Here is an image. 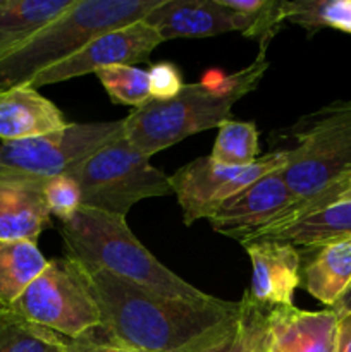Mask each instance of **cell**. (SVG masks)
<instances>
[{"instance_id": "33", "label": "cell", "mask_w": 351, "mask_h": 352, "mask_svg": "<svg viewBox=\"0 0 351 352\" xmlns=\"http://www.w3.org/2000/svg\"><path fill=\"white\" fill-rule=\"evenodd\" d=\"M332 309L337 313V315H344V313H351V289L346 292V296H344V298L341 299L339 305L334 306Z\"/></svg>"}, {"instance_id": "12", "label": "cell", "mask_w": 351, "mask_h": 352, "mask_svg": "<svg viewBox=\"0 0 351 352\" xmlns=\"http://www.w3.org/2000/svg\"><path fill=\"white\" fill-rule=\"evenodd\" d=\"M251 261L250 289L244 294L264 309L292 306L296 289L301 287V256L298 248L275 241L244 244Z\"/></svg>"}, {"instance_id": "15", "label": "cell", "mask_w": 351, "mask_h": 352, "mask_svg": "<svg viewBox=\"0 0 351 352\" xmlns=\"http://www.w3.org/2000/svg\"><path fill=\"white\" fill-rule=\"evenodd\" d=\"M69 122L52 100L34 86L0 89V141H21L65 129Z\"/></svg>"}, {"instance_id": "25", "label": "cell", "mask_w": 351, "mask_h": 352, "mask_svg": "<svg viewBox=\"0 0 351 352\" xmlns=\"http://www.w3.org/2000/svg\"><path fill=\"white\" fill-rule=\"evenodd\" d=\"M43 195L50 215L57 217L61 222L71 220L83 208L81 188L69 174L58 175L45 182Z\"/></svg>"}, {"instance_id": "28", "label": "cell", "mask_w": 351, "mask_h": 352, "mask_svg": "<svg viewBox=\"0 0 351 352\" xmlns=\"http://www.w3.org/2000/svg\"><path fill=\"white\" fill-rule=\"evenodd\" d=\"M148 79H150V96L153 100L174 98L184 86L181 72L171 62H158L151 65L148 71Z\"/></svg>"}, {"instance_id": "16", "label": "cell", "mask_w": 351, "mask_h": 352, "mask_svg": "<svg viewBox=\"0 0 351 352\" xmlns=\"http://www.w3.org/2000/svg\"><path fill=\"white\" fill-rule=\"evenodd\" d=\"M298 250L301 287L327 308L339 305L351 289V239Z\"/></svg>"}, {"instance_id": "19", "label": "cell", "mask_w": 351, "mask_h": 352, "mask_svg": "<svg viewBox=\"0 0 351 352\" xmlns=\"http://www.w3.org/2000/svg\"><path fill=\"white\" fill-rule=\"evenodd\" d=\"M74 0H0V57L61 16Z\"/></svg>"}, {"instance_id": "1", "label": "cell", "mask_w": 351, "mask_h": 352, "mask_svg": "<svg viewBox=\"0 0 351 352\" xmlns=\"http://www.w3.org/2000/svg\"><path fill=\"white\" fill-rule=\"evenodd\" d=\"M102 327L98 340L147 352H178L203 339L236 315L240 302L213 296L205 299H172L140 287L98 267H86Z\"/></svg>"}, {"instance_id": "14", "label": "cell", "mask_w": 351, "mask_h": 352, "mask_svg": "<svg viewBox=\"0 0 351 352\" xmlns=\"http://www.w3.org/2000/svg\"><path fill=\"white\" fill-rule=\"evenodd\" d=\"M339 315L332 308L306 311L279 306L265 313L267 352H336Z\"/></svg>"}, {"instance_id": "22", "label": "cell", "mask_w": 351, "mask_h": 352, "mask_svg": "<svg viewBox=\"0 0 351 352\" xmlns=\"http://www.w3.org/2000/svg\"><path fill=\"white\" fill-rule=\"evenodd\" d=\"M286 23L308 33L329 28L351 34V0H286Z\"/></svg>"}, {"instance_id": "8", "label": "cell", "mask_w": 351, "mask_h": 352, "mask_svg": "<svg viewBox=\"0 0 351 352\" xmlns=\"http://www.w3.org/2000/svg\"><path fill=\"white\" fill-rule=\"evenodd\" d=\"M124 134V119L110 122H69L45 136L0 143V181L45 184L71 174L95 151Z\"/></svg>"}, {"instance_id": "13", "label": "cell", "mask_w": 351, "mask_h": 352, "mask_svg": "<svg viewBox=\"0 0 351 352\" xmlns=\"http://www.w3.org/2000/svg\"><path fill=\"white\" fill-rule=\"evenodd\" d=\"M162 41L174 38H206L240 31L246 33L250 19L233 12L220 0H162L147 17Z\"/></svg>"}, {"instance_id": "32", "label": "cell", "mask_w": 351, "mask_h": 352, "mask_svg": "<svg viewBox=\"0 0 351 352\" xmlns=\"http://www.w3.org/2000/svg\"><path fill=\"white\" fill-rule=\"evenodd\" d=\"M67 352H96V351L86 337H79V339L76 340H69Z\"/></svg>"}, {"instance_id": "17", "label": "cell", "mask_w": 351, "mask_h": 352, "mask_svg": "<svg viewBox=\"0 0 351 352\" xmlns=\"http://www.w3.org/2000/svg\"><path fill=\"white\" fill-rule=\"evenodd\" d=\"M43 186L38 182L0 181V243L33 241L52 226Z\"/></svg>"}, {"instance_id": "20", "label": "cell", "mask_w": 351, "mask_h": 352, "mask_svg": "<svg viewBox=\"0 0 351 352\" xmlns=\"http://www.w3.org/2000/svg\"><path fill=\"white\" fill-rule=\"evenodd\" d=\"M48 260L33 241L0 243V306H10L47 268Z\"/></svg>"}, {"instance_id": "6", "label": "cell", "mask_w": 351, "mask_h": 352, "mask_svg": "<svg viewBox=\"0 0 351 352\" xmlns=\"http://www.w3.org/2000/svg\"><path fill=\"white\" fill-rule=\"evenodd\" d=\"M71 177L81 188L83 208L126 217L138 201L172 195L171 175L150 164L124 134L86 158Z\"/></svg>"}, {"instance_id": "9", "label": "cell", "mask_w": 351, "mask_h": 352, "mask_svg": "<svg viewBox=\"0 0 351 352\" xmlns=\"http://www.w3.org/2000/svg\"><path fill=\"white\" fill-rule=\"evenodd\" d=\"M288 150L260 155L253 164L231 167L213 162L210 157L196 158L171 175L172 195L178 198L186 226L209 220L226 199L251 182L279 168L288 167Z\"/></svg>"}, {"instance_id": "11", "label": "cell", "mask_w": 351, "mask_h": 352, "mask_svg": "<svg viewBox=\"0 0 351 352\" xmlns=\"http://www.w3.org/2000/svg\"><path fill=\"white\" fill-rule=\"evenodd\" d=\"M160 43V34L150 24L143 19L136 21L96 36L67 60L40 72L30 85L38 89L114 65H136L148 62L151 52Z\"/></svg>"}, {"instance_id": "4", "label": "cell", "mask_w": 351, "mask_h": 352, "mask_svg": "<svg viewBox=\"0 0 351 352\" xmlns=\"http://www.w3.org/2000/svg\"><path fill=\"white\" fill-rule=\"evenodd\" d=\"M162 0H74L67 10L0 57V89L30 85L107 31L145 19Z\"/></svg>"}, {"instance_id": "5", "label": "cell", "mask_w": 351, "mask_h": 352, "mask_svg": "<svg viewBox=\"0 0 351 352\" xmlns=\"http://www.w3.org/2000/svg\"><path fill=\"white\" fill-rule=\"evenodd\" d=\"M292 140L295 146L286 148L284 179L301 206L351 172V102H334L301 117Z\"/></svg>"}, {"instance_id": "31", "label": "cell", "mask_w": 351, "mask_h": 352, "mask_svg": "<svg viewBox=\"0 0 351 352\" xmlns=\"http://www.w3.org/2000/svg\"><path fill=\"white\" fill-rule=\"evenodd\" d=\"M83 337H86V339L92 342V346L95 347L96 352H147V351H138V349H127V347H119V346H112V344L102 342V340L96 339L92 332L86 333V336Z\"/></svg>"}, {"instance_id": "26", "label": "cell", "mask_w": 351, "mask_h": 352, "mask_svg": "<svg viewBox=\"0 0 351 352\" xmlns=\"http://www.w3.org/2000/svg\"><path fill=\"white\" fill-rule=\"evenodd\" d=\"M241 337L236 352H267L265 347V313L267 309L253 305L246 294L240 301Z\"/></svg>"}, {"instance_id": "27", "label": "cell", "mask_w": 351, "mask_h": 352, "mask_svg": "<svg viewBox=\"0 0 351 352\" xmlns=\"http://www.w3.org/2000/svg\"><path fill=\"white\" fill-rule=\"evenodd\" d=\"M240 302V301H237ZM241 337V309L213 332L178 352H236Z\"/></svg>"}, {"instance_id": "7", "label": "cell", "mask_w": 351, "mask_h": 352, "mask_svg": "<svg viewBox=\"0 0 351 352\" xmlns=\"http://www.w3.org/2000/svg\"><path fill=\"white\" fill-rule=\"evenodd\" d=\"M10 308L36 325L76 340L102 327L98 305L81 263L52 258Z\"/></svg>"}, {"instance_id": "24", "label": "cell", "mask_w": 351, "mask_h": 352, "mask_svg": "<svg viewBox=\"0 0 351 352\" xmlns=\"http://www.w3.org/2000/svg\"><path fill=\"white\" fill-rule=\"evenodd\" d=\"M95 74L114 103L140 109L151 100L148 71L136 65H114Z\"/></svg>"}, {"instance_id": "23", "label": "cell", "mask_w": 351, "mask_h": 352, "mask_svg": "<svg viewBox=\"0 0 351 352\" xmlns=\"http://www.w3.org/2000/svg\"><path fill=\"white\" fill-rule=\"evenodd\" d=\"M213 162L231 167L250 165L260 157L258 146V131L253 122L229 119L219 127L212 153L209 155Z\"/></svg>"}, {"instance_id": "21", "label": "cell", "mask_w": 351, "mask_h": 352, "mask_svg": "<svg viewBox=\"0 0 351 352\" xmlns=\"http://www.w3.org/2000/svg\"><path fill=\"white\" fill-rule=\"evenodd\" d=\"M0 352H67V342L12 308L0 306Z\"/></svg>"}, {"instance_id": "30", "label": "cell", "mask_w": 351, "mask_h": 352, "mask_svg": "<svg viewBox=\"0 0 351 352\" xmlns=\"http://www.w3.org/2000/svg\"><path fill=\"white\" fill-rule=\"evenodd\" d=\"M336 352H351V313L339 315Z\"/></svg>"}, {"instance_id": "29", "label": "cell", "mask_w": 351, "mask_h": 352, "mask_svg": "<svg viewBox=\"0 0 351 352\" xmlns=\"http://www.w3.org/2000/svg\"><path fill=\"white\" fill-rule=\"evenodd\" d=\"M346 201H351V172L348 175H344L343 179H339L337 182H334L332 186H329V188H327L326 191L320 192L319 196H315V198H312L310 201L303 203L301 206H298V208H296V212L292 213V215L289 217L284 223L291 222L292 219L305 215V213L315 212V210L326 208V206H329V205H336V203H346ZM284 223H281V226H284ZM265 232H267V230H265ZM258 236H260V234H258Z\"/></svg>"}, {"instance_id": "2", "label": "cell", "mask_w": 351, "mask_h": 352, "mask_svg": "<svg viewBox=\"0 0 351 352\" xmlns=\"http://www.w3.org/2000/svg\"><path fill=\"white\" fill-rule=\"evenodd\" d=\"M265 54L267 48H260L257 58L244 69L215 76L213 81L184 85L174 98H151L134 109L124 119L126 140L150 158L193 134L220 127L233 119V107L262 81L268 69Z\"/></svg>"}, {"instance_id": "10", "label": "cell", "mask_w": 351, "mask_h": 352, "mask_svg": "<svg viewBox=\"0 0 351 352\" xmlns=\"http://www.w3.org/2000/svg\"><path fill=\"white\" fill-rule=\"evenodd\" d=\"M284 168L264 175L226 199L209 219L212 229L244 244L286 222L298 201L286 182Z\"/></svg>"}, {"instance_id": "3", "label": "cell", "mask_w": 351, "mask_h": 352, "mask_svg": "<svg viewBox=\"0 0 351 352\" xmlns=\"http://www.w3.org/2000/svg\"><path fill=\"white\" fill-rule=\"evenodd\" d=\"M61 236L65 256L86 267L103 268L165 298L196 301L210 296L162 265L127 227L126 217L81 208L61 222Z\"/></svg>"}, {"instance_id": "18", "label": "cell", "mask_w": 351, "mask_h": 352, "mask_svg": "<svg viewBox=\"0 0 351 352\" xmlns=\"http://www.w3.org/2000/svg\"><path fill=\"white\" fill-rule=\"evenodd\" d=\"M339 239H351V201L336 203L296 217L291 222L274 227L246 244L275 241L295 248H317Z\"/></svg>"}]
</instances>
